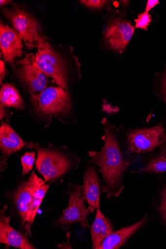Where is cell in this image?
I'll use <instances>...</instances> for the list:
<instances>
[{
    "label": "cell",
    "instance_id": "10",
    "mask_svg": "<svg viewBox=\"0 0 166 249\" xmlns=\"http://www.w3.org/2000/svg\"><path fill=\"white\" fill-rule=\"evenodd\" d=\"M16 65L17 75L31 95L38 94L47 88L48 77L38 69L34 54H27Z\"/></svg>",
    "mask_w": 166,
    "mask_h": 249
},
{
    "label": "cell",
    "instance_id": "20",
    "mask_svg": "<svg viewBox=\"0 0 166 249\" xmlns=\"http://www.w3.org/2000/svg\"><path fill=\"white\" fill-rule=\"evenodd\" d=\"M37 152H26L25 154L21 158V163L22 168V174L23 175L28 174L33 169L34 165L36 160Z\"/></svg>",
    "mask_w": 166,
    "mask_h": 249
},
{
    "label": "cell",
    "instance_id": "2",
    "mask_svg": "<svg viewBox=\"0 0 166 249\" xmlns=\"http://www.w3.org/2000/svg\"><path fill=\"white\" fill-rule=\"evenodd\" d=\"M27 145L36 151V168L46 182L58 185L63 182L64 178L68 173L79 167V158L65 146L55 147L50 144L48 147H43L32 142H27Z\"/></svg>",
    "mask_w": 166,
    "mask_h": 249
},
{
    "label": "cell",
    "instance_id": "4",
    "mask_svg": "<svg viewBox=\"0 0 166 249\" xmlns=\"http://www.w3.org/2000/svg\"><path fill=\"white\" fill-rule=\"evenodd\" d=\"M31 99L37 114L46 119L68 116L73 104L69 95L60 86L46 88L38 94H31Z\"/></svg>",
    "mask_w": 166,
    "mask_h": 249
},
{
    "label": "cell",
    "instance_id": "6",
    "mask_svg": "<svg viewBox=\"0 0 166 249\" xmlns=\"http://www.w3.org/2000/svg\"><path fill=\"white\" fill-rule=\"evenodd\" d=\"M3 14L21 36L29 50L37 48L39 43L46 41V38L41 36L39 22L25 9L13 5L11 8H3Z\"/></svg>",
    "mask_w": 166,
    "mask_h": 249
},
{
    "label": "cell",
    "instance_id": "14",
    "mask_svg": "<svg viewBox=\"0 0 166 249\" xmlns=\"http://www.w3.org/2000/svg\"><path fill=\"white\" fill-rule=\"evenodd\" d=\"M27 145V142L23 141L8 124H3L0 127V148L2 151L1 168L3 166L7 167L6 161L8 157L21 150Z\"/></svg>",
    "mask_w": 166,
    "mask_h": 249
},
{
    "label": "cell",
    "instance_id": "15",
    "mask_svg": "<svg viewBox=\"0 0 166 249\" xmlns=\"http://www.w3.org/2000/svg\"><path fill=\"white\" fill-rule=\"evenodd\" d=\"M148 221V219L146 215L136 223L113 232L103 241L99 249H120Z\"/></svg>",
    "mask_w": 166,
    "mask_h": 249
},
{
    "label": "cell",
    "instance_id": "7",
    "mask_svg": "<svg viewBox=\"0 0 166 249\" xmlns=\"http://www.w3.org/2000/svg\"><path fill=\"white\" fill-rule=\"evenodd\" d=\"M66 194L69 196L68 207L63 210L59 219L53 221L52 226L68 231L71 225L80 222L83 228L90 229L87 219L90 211L85 205L86 199L82 194V185L71 183Z\"/></svg>",
    "mask_w": 166,
    "mask_h": 249
},
{
    "label": "cell",
    "instance_id": "3",
    "mask_svg": "<svg viewBox=\"0 0 166 249\" xmlns=\"http://www.w3.org/2000/svg\"><path fill=\"white\" fill-rule=\"evenodd\" d=\"M45 183V181L33 171L29 178L19 184L11 197L10 215L15 218L20 231L27 236H32L30 208L33 194Z\"/></svg>",
    "mask_w": 166,
    "mask_h": 249
},
{
    "label": "cell",
    "instance_id": "23",
    "mask_svg": "<svg viewBox=\"0 0 166 249\" xmlns=\"http://www.w3.org/2000/svg\"><path fill=\"white\" fill-rule=\"evenodd\" d=\"M159 211L166 223V186L161 193V204Z\"/></svg>",
    "mask_w": 166,
    "mask_h": 249
},
{
    "label": "cell",
    "instance_id": "8",
    "mask_svg": "<svg viewBox=\"0 0 166 249\" xmlns=\"http://www.w3.org/2000/svg\"><path fill=\"white\" fill-rule=\"evenodd\" d=\"M114 14L105 27L104 41L110 50L123 54L134 35L135 28L126 15L118 11Z\"/></svg>",
    "mask_w": 166,
    "mask_h": 249
},
{
    "label": "cell",
    "instance_id": "17",
    "mask_svg": "<svg viewBox=\"0 0 166 249\" xmlns=\"http://www.w3.org/2000/svg\"><path fill=\"white\" fill-rule=\"evenodd\" d=\"M0 101L4 106L18 109L23 108V101L19 92L13 85L6 83L2 86L0 91Z\"/></svg>",
    "mask_w": 166,
    "mask_h": 249
},
{
    "label": "cell",
    "instance_id": "26",
    "mask_svg": "<svg viewBox=\"0 0 166 249\" xmlns=\"http://www.w3.org/2000/svg\"><path fill=\"white\" fill-rule=\"evenodd\" d=\"M7 70L5 66L4 63L3 61L1 60L0 62V82L1 85L2 84V81L5 76L6 75Z\"/></svg>",
    "mask_w": 166,
    "mask_h": 249
},
{
    "label": "cell",
    "instance_id": "9",
    "mask_svg": "<svg viewBox=\"0 0 166 249\" xmlns=\"http://www.w3.org/2000/svg\"><path fill=\"white\" fill-rule=\"evenodd\" d=\"M36 55L38 69L68 92V73L61 57L45 41L38 45Z\"/></svg>",
    "mask_w": 166,
    "mask_h": 249
},
{
    "label": "cell",
    "instance_id": "16",
    "mask_svg": "<svg viewBox=\"0 0 166 249\" xmlns=\"http://www.w3.org/2000/svg\"><path fill=\"white\" fill-rule=\"evenodd\" d=\"M91 235L93 249H99L103 241L113 232L112 224L100 210L97 209V213L91 228Z\"/></svg>",
    "mask_w": 166,
    "mask_h": 249
},
{
    "label": "cell",
    "instance_id": "12",
    "mask_svg": "<svg viewBox=\"0 0 166 249\" xmlns=\"http://www.w3.org/2000/svg\"><path fill=\"white\" fill-rule=\"evenodd\" d=\"M22 37L19 33L1 21L0 47L4 59L6 62L13 64L16 58L22 56Z\"/></svg>",
    "mask_w": 166,
    "mask_h": 249
},
{
    "label": "cell",
    "instance_id": "25",
    "mask_svg": "<svg viewBox=\"0 0 166 249\" xmlns=\"http://www.w3.org/2000/svg\"><path fill=\"white\" fill-rule=\"evenodd\" d=\"M159 4L158 0H148L145 12L149 13V12L155 7Z\"/></svg>",
    "mask_w": 166,
    "mask_h": 249
},
{
    "label": "cell",
    "instance_id": "1",
    "mask_svg": "<svg viewBox=\"0 0 166 249\" xmlns=\"http://www.w3.org/2000/svg\"><path fill=\"white\" fill-rule=\"evenodd\" d=\"M105 134L102 137L104 145L99 152L89 151L91 163L97 165L104 178L102 193L107 199L119 196L124 190V179L129 162L124 157L119 142V134L124 125L111 124L106 118L101 121Z\"/></svg>",
    "mask_w": 166,
    "mask_h": 249
},
{
    "label": "cell",
    "instance_id": "18",
    "mask_svg": "<svg viewBox=\"0 0 166 249\" xmlns=\"http://www.w3.org/2000/svg\"><path fill=\"white\" fill-rule=\"evenodd\" d=\"M166 172V143L161 146L160 151L148 165L136 171H132L131 174L140 173H163Z\"/></svg>",
    "mask_w": 166,
    "mask_h": 249
},
{
    "label": "cell",
    "instance_id": "28",
    "mask_svg": "<svg viewBox=\"0 0 166 249\" xmlns=\"http://www.w3.org/2000/svg\"><path fill=\"white\" fill-rule=\"evenodd\" d=\"M11 2L12 1H9V0H1V1H0V5H1V6H4L8 4Z\"/></svg>",
    "mask_w": 166,
    "mask_h": 249
},
{
    "label": "cell",
    "instance_id": "11",
    "mask_svg": "<svg viewBox=\"0 0 166 249\" xmlns=\"http://www.w3.org/2000/svg\"><path fill=\"white\" fill-rule=\"evenodd\" d=\"M8 208V206H4L0 211V243L6 245L7 247L20 249H37L30 243L27 235L18 231L10 225L11 216L5 215Z\"/></svg>",
    "mask_w": 166,
    "mask_h": 249
},
{
    "label": "cell",
    "instance_id": "5",
    "mask_svg": "<svg viewBox=\"0 0 166 249\" xmlns=\"http://www.w3.org/2000/svg\"><path fill=\"white\" fill-rule=\"evenodd\" d=\"M162 123L149 128H129L125 131L127 152L129 155L152 152L166 143Z\"/></svg>",
    "mask_w": 166,
    "mask_h": 249
},
{
    "label": "cell",
    "instance_id": "22",
    "mask_svg": "<svg viewBox=\"0 0 166 249\" xmlns=\"http://www.w3.org/2000/svg\"><path fill=\"white\" fill-rule=\"evenodd\" d=\"M79 2L89 9L100 10L104 8L110 1L106 0H80Z\"/></svg>",
    "mask_w": 166,
    "mask_h": 249
},
{
    "label": "cell",
    "instance_id": "29",
    "mask_svg": "<svg viewBox=\"0 0 166 249\" xmlns=\"http://www.w3.org/2000/svg\"><path fill=\"white\" fill-rule=\"evenodd\" d=\"M163 101L166 105V97H165L164 98H163Z\"/></svg>",
    "mask_w": 166,
    "mask_h": 249
},
{
    "label": "cell",
    "instance_id": "21",
    "mask_svg": "<svg viewBox=\"0 0 166 249\" xmlns=\"http://www.w3.org/2000/svg\"><path fill=\"white\" fill-rule=\"evenodd\" d=\"M152 19V16L149 13H142L137 16V18L134 19L135 28L147 31L151 24Z\"/></svg>",
    "mask_w": 166,
    "mask_h": 249
},
{
    "label": "cell",
    "instance_id": "19",
    "mask_svg": "<svg viewBox=\"0 0 166 249\" xmlns=\"http://www.w3.org/2000/svg\"><path fill=\"white\" fill-rule=\"evenodd\" d=\"M52 184V183L50 182L45 183L37 189L33 194L30 208L31 224L32 225L36 217L38 210L41 204L47 191L49 190Z\"/></svg>",
    "mask_w": 166,
    "mask_h": 249
},
{
    "label": "cell",
    "instance_id": "13",
    "mask_svg": "<svg viewBox=\"0 0 166 249\" xmlns=\"http://www.w3.org/2000/svg\"><path fill=\"white\" fill-rule=\"evenodd\" d=\"M82 194L88 203V209L93 213L100 208L101 185L98 174L95 169L90 166L84 175L82 185Z\"/></svg>",
    "mask_w": 166,
    "mask_h": 249
},
{
    "label": "cell",
    "instance_id": "24",
    "mask_svg": "<svg viewBox=\"0 0 166 249\" xmlns=\"http://www.w3.org/2000/svg\"><path fill=\"white\" fill-rule=\"evenodd\" d=\"M160 93L163 98L166 97V71L163 73L161 79Z\"/></svg>",
    "mask_w": 166,
    "mask_h": 249
},
{
    "label": "cell",
    "instance_id": "27",
    "mask_svg": "<svg viewBox=\"0 0 166 249\" xmlns=\"http://www.w3.org/2000/svg\"><path fill=\"white\" fill-rule=\"evenodd\" d=\"M5 106L1 104V120H2L3 118L5 117L6 111H5Z\"/></svg>",
    "mask_w": 166,
    "mask_h": 249
}]
</instances>
